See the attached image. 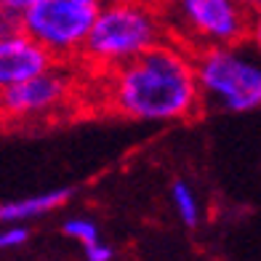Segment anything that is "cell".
<instances>
[{
  "mask_svg": "<svg viewBox=\"0 0 261 261\" xmlns=\"http://www.w3.org/2000/svg\"><path fill=\"white\" fill-rule=\"evenodd\" d=\"M104 99L115 115L141 123H173L200 112L192 51L165 38L155 48L104 72Z\"/></svg>",
  "mask_w": 261,
  "mask_h": 261,
  "instance_id": "6da1fadb",
  "label": "cell"
},
{
  "mask_svg": "<svg viewBox=\"0 0 261 261\" xmlns=\"http://www.w3.org/2000/svg\"><path fill=\"white\" fill-rule=\"evenodd\" d=\"M165 40L155 0H104L80 51V62L110 72Z\"/></svg>",
  "mask_w": 261,
  "mask_h": 261,
  "instance_id": "7a4b0ae2",
  "label": "cell"
},
{
  "mask_svg": "<svg viewBox=\"0 0 261 261\" xmlns=\"http://www.w3.org/2000/svg\"><path fill=\"white\" fill-rule=\"evenodd\" d=\"M200 101L221 112H253L261 107V56L251 40L205 45L192 51Z\"/></svg>",
  "mask_w": 261,
  "mask_h": 261,
  "instance_id": "3957f363",
  "label": "cell"
},
{
  "mask_svg": "<svg viewBox=\"0 0 261 261\" xmlns=\"http://www.w3.org/2000/svg\"><path fill=\"white\" fill-rule=\"evenodd\" d=\"M165 38L197 51L248 38L251 11L240 0H155Z\"/></svg>",
  "mask_w": 261,
  "mask_h": 261,
  "instance_id": "277c9868",
  "label": "cell"
},
{
  "mask_svg": "<svg viewBox=\"0 0 261 261\" xmlns=\"http://www.w3.org/2000/svg\"><path fill=\"white\" fill-rule=\"evenodd\" d=\"M104 0H38L21 11V30L56 62H77Z\"/></svg>",
  "mask_w": 261,
  "mask_h": 261,
  "instance_id": "5b68a950",
  "label": "cell"
},
{
  "mask_svg": "<svg viewBox=\"0 0 261 261\" xmlns=\"http://www.w3.org/2000/svg\"><path fill=\"white\" fill-rule=\"evenodd\" d=\"M69 62H56L45 72L0 91V123H32L64 112L72 101L77 83Z\"/></svg>",
  "mask_w": 261,
  "mask_h": 261,
  "instance_id": "8992f818",
  "label": "cell"
},
{
  "mask_svg": "<svg viewBox=\"0 0 261 261\" xmlns=\"http://www.w3.org/2000/svg\"><path fill=\"white\" fill-rule=\"evenodd\" d=\"M56 59L24 30L0 35V91L45 72Z\"/></svg>",
  "mask_w": 261,
  "mask_h": 261,
  "instance_id": "52a82bcc",
  "label": "cell"
},
{
  "mask_svg": "<svg viewBox=\"0 0 261 261\" xmlns=\"http://www.w3.org/2000/svg\"><path fill=\"white\" fill-rule=\"evenodd\" d=\"M69 197H72V189L59 187V189H48V192L32 195L24 200H11V203L0 205V224H24L30 219H40L45 213L62 208Z\"/></svg>",
  "mask_w": 261,
  "mask_h": 261,
  "instance_id": "ba28073f",
  "label": "cell"
},
{
  "mask_svg": "<svg viewBox=\"0 0 261 261\" xmlns=\"http://www.w3.org/2000/svg\"><path fill=\"white\" fill-rule=\"evenodd\" d=\"M171 203H173V211L176 216L181 219L184 227L195 229L200 224V203H197V195L195 189L189 187L187 181H173L171 184Z\"/></svg>",
  "mask_w": 261,
  "mask_h": 261,
  "instance_id": "9c48e42d",
  "label": "cell"
},
{
  "mask_svg": "<svg viewBox=\"0 0 261 261\" xmlns=\"http://www.w3.org/2000/svg\"><path fill=\"white\" fill-rule=\"evenodd\" d=\"M62 232H64L67 237H72V240H77L80 245L99 240V227H96V224H93L91 219H86V216L67 219V221L62 224Z\"/></svg>",
  "mask_w": 261,
  "mask_h": 261,
  "instance_id": "30bf717a",
  "label": "cell"
},
{
  "mask_svg": "<svg viewBox=\"0 0 261 261\" xmlns=\"http://www.w3.org/2000/svg\"><path fill=\"white\" fill-rule=\"evenodd\" d=\"M27 240H30V229L24 224H6V227H0V253L21 248Z\"/></svg>",
  "mask_w": 261,
  "mask_h": 261,
  "instance_id": "8fae6325",
  "label": "cell"
},
{
  "mask_svg": "<svg viewBox=\"0 0 261 261\" xmlns=\"http://www.w3.org/2000/svg\"><path fill=\"white\" fill-rule=\"evenodd\" d=\"M83 253H86L88 261H110V258H115V251L110 245H104L101 240L86 243V245H83Z\"/></svg>",
  "mask_w": 261,
  "mask_h": 261,
  "instance_id": "7c38bea8",
  "label": "cell"
},
{
  "mask_svg": "<svg viewBox=\"0 0 261 261\" xmlns=\"http://www.w3.org/2000/svg\"><path fill=\"white\" fill-rule=\"evenodd\" d=\"M16 30H21V14L11 8H0V35L16 32Z\"/></svg>",
  "mask_w": 261,
  "mask_h": 261,
  "instance_id": "4fadbf2b",
  "label": "cell"
},
{
  "mask_svg": "<svg viewBox=\"0 0 261 261\" xmlns=\"http://www.w3.org/2000/svg\"><path fill=\"white\" fill-rule=\"evenodd\" d=\"M248 40L253 43V48H256L258 56H261V11L251 14V30H248Z\"/></svg>",
  "mask_w": 261,
  "mask_h": 261,
  "instance_id": "5bb4252c",
  "label": "cell"
},
{
  "mask_svg": "<svg viewBox=\"0 0 261 261\" xmlns=\"http://www.w3.org/2000/svg\"><path fill=\"white\" fill-rule=\"evenodd\" d=\"M32 3H38V0H0V8H11V11H24V8H30Z\"/></svg>",
  "mask_w": 261,
  "mask_h": 261,
  "instance_id": "9a60e30c",
  "label": "cell"
},
{
  "mask_svg": "<svg viewBox=\"0 0 261 261\" xmlns=\"http://www.w3.org/2000/svg\"><path fill=\"white\" fill-rule=\"evenodd\" d=\"M240 3L251 11V14H256V11H261V0H240Z\"/></svg>",
  "mask_w": 261,
  "mask_h": 261,
  "instance_id": "2e32d148",
  "label": "cell"
}]
</instances>
